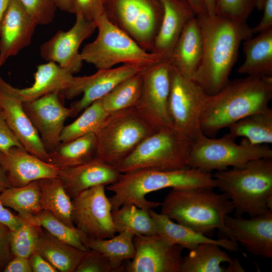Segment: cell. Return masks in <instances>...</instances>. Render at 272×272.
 <instances>
[{
	"label": "cell",
	"mask_w": 272,
	"mask_h": 272,
	"mask_svg": "<svg viewBox=\"0 0 272 272\" xmlns=\"http://www.w3.org/2000/svg\"><path fill=\"white\" fill-rule=\"evenodd\" d=\"M203 39L200 64L192 79L209 95L221 90L238 56L242 42L253 36L246 22L207 14L197 16Z\"/></svg>",
	"instance_id": "1"
},
{
	"label": "cell",
	"mask_w": 272,
	"mask_h": 272,
	"mask_svg": "<svg viewBox=\"0 0 272 272\" xmlns=\"http://www.w3.org/2000/svg\"><path fill=\"white\" fill-rule=\"evenodd\" d=\"M272 99V77L247 76L229 81L219 92L208 95L200 130L209 137L250 114L268 109Z\"/></svg>",
	"instance_id": "2"
},
{
	"label": "cell",
	"mask_w": 272,
	"mask_h": 272,
	"mask_svg": "<svg viewBox=\"0 0 272 272\" xmlns=\"http://www.w3.org/2000/svg\"><path fill=\"white\" fill-rule=\"evenodd\" d=\"M195 187L216 188L211 173L190 167L166 171L142 169L121 173L119 179L106 188L114 193L109 197L113 211L129 203L152 209L160 206L161 202L148 200L147 194L166 188Z\"/></svg>",
	"instance_id": "3"
},
{
	"label": "cell",
	"mask_w": 272,
	"mask_h": 272,
	"mask_svg": "<svg viewBox=\"0 0 272 272\" xmlns=\"http://www.w3.org/2000/svg\"><path fill=\"white\" fill-rule=\"evenodd\" d=\"M214 189H172L161 202V213L207 236L212 235L215 229H218L232 240L224 219L234 212V206L225 193H218Z\"/></svg>",
	"instance_id": "4"
},
{
	"label": "cell",
	"mask_w": 272,
	"mask_h": 272,
	"mask_svg": "<svg viewBox=\"0 0 272 272\" xmlns=\"http://www.w3.org/2000/svg\"><path fill=\"white\" fill-rule=\"evenodd\" d=\"M216 187L232 202L235 217L272 211V158L252 160L212 175Z\"/></svg>",
	"instance_id": "5"
},
{
	"label": "cell",
	"mask_w": 272,
	"mask_h": 272,
	"mask_svg": "<svg viewBox=\"0 0 272 272\" xmlns=\"http://www.w3.org/2000/svg\"><path fill=\"white\" fill-rule=\"evenodd\" d=\"M98 34L80 52L83 61L97 69L112 68L119 63L140 66L144 70L165 58L146 50L125 32L114 24L104 14L95 21Z\"/></svg>",
	"instance_id": "6"
},
{
	"label": "cell",
	"mask_w": 272,
	"mask_h": 272,
	"mask_svg": "<svg viewBox=\"0 0 272 272\" xmlns=\"http://www.w3.org/2000/svg\"><path fill=\"white\" fill-rule=\"evenodd\" d=\"M192 141L173 127L164 128L145 138L115 168L121 173L142 169L173 170L184 169Z\"/></svg>",
	"instance_id": "7"
},
{
	"label": "cell",
	"mask_w": 272,
	"mask_h": 272,
	"mask_svg": "<svg viewBox=\"0 0 272 272\" xmlns=\"http://www.w3.org/2000/svg\"><path fill=\"white\" fill-rule=\"evenodd\" d=\"M155 131L134 108L109 114L95 132L96 157L115 167Z\"/></svg>",
	"instance_id": "8"
},
{
	"label": "cell",
	"mask_w": 272,
	"mask_h": 272,
	"mask_svg": "<svg viewBox=\"0 0 272 272\" xmlns=\"http://www.w3.org/2000/svg\"><path fill=\"white\" fill-rule=\"evenodd\" d=\"M235 139L229 133L215 139L201 132L192 142L187 166L211 173L254 159L272 158V150L268 145H252L245 138L237 144Z\"/></svg>",
	"instance_id": "9"
},
{
	"label": "cell",
	"mask_w": 272,
	"mask_h": 272,
	"mask_svg": "<svg viewBox=\"0 0 272 272\" xmlns=\"http://www.w3.org/2000/svg\"><path fill=\"white\" fill-rule=\"evenodd\" d=\"M105 11L114 24L152 51L163 17L160 0H106Z\"/></svg>",
	"instance_id": "10"
},
{
	"label": "cell",
	"mask_w": 272,
	"mask_h": 272,
	"mask_svg": "<svg viewBox=\"0 0 272 272\" xmlns=\"http://www.w3.org/2000/svg\"><path fill=\"white\" fill-rule=\"evenodd\" d=\"M173 71L171 60L167 58L142 72L141 96L134 108L155 131L173 127L169 110Z\"/></svg>",
	"instance_id": "11"
},
{
	"label": "cell",
	"mask_w": 272,
	"mask_h": 272,
	"mask_svg": "<svg viewBox=\"0 0 272 272\" xmlns=\"http://www.w3.org/2000/svg\"><path fill=\"white\" fill-rule=\"evenodd\" d=\"M208 95L195 81L173 67L169 100L173 127L192 142L202 132L200 120Z\"/></svg>",
	"instance_id": "12"
},
{
	"label": "cell",
	"mask_w": 272,
	"mask_h": 272,
	"mask_svg": "<svg viewBox=\"0 0 272 272\" xmlns=\"http://www.w3.org/2000/svg\"><path fill=\"white\" fill-rule=\"evenodd\" d=\"M105 186L91 187L72 198L73 223L87 240L109 238L117 233Z\"/></svg>",
	"instance_id": "13"
},
{
	"label": "cell",
	"mask_w": 272,
	"mask_h": 272,
	"mask_svg": "<svg viewBox=\"0 0 272 272\" xmlns=\"http://www.w3.org/2000/svg\"><path fill=\"white\" fill-rule=\"evenodd\" d=\"M97 29L95 21H88L76 14V21L66 31H58L40 47L41 57L53 62L72 74L79 73L83 66L79 48L82 42Z\"/></svg>",
	"instance_id": "14"
},
{
	"label": "cell",
	"mask_w": 272,
	"mask_h": 272,
	"mask_svg": "<svg viewBox=\"0 0 272 272\" xmlns=\"http://www.w3.org/2000/svg\"><path fill=\"white\" fill-rule=\"evenodd\" d=\"M134 257L124 269L128 272H180L181 246L168 243L159 234L134 236Z\"/></svg>",
	"instance_id": "15"
},
{
	"label": "cell",
	"mask_w": 272,
	"mask_h": 272,
	"mask_svg": "<svg viewBox=\"0 0 272 272\" xmlns=\"http://www.w3.org/2000/svg\"><path fill=\"white\" fill-rule=\"evenodd\" d=\"M63 95L57 91L34 100L23 102V108L49 153L61 142L60 137L65 120L72 117L70 108L62 102Z\"/></svg>",
	"instance_id": "16"
},
{
	"label": "cell",
	"mask_w": 272,
	"mask_h": 272,
	"mask_svg": "<svg viewBox=\"0 0 272 272\" xmlns=\"http://www.w3.org/2000/svg\"><path fill=\"white\" fill-rule=\"evenodd\" d=\"M0 109L8 126L23 147L30 153L50 163L49 153L26 114L23 102L16 95L14 87L6 82L1 74Z\"/></svg>",
	"instance_id": "17"
},
{
	"label": "cell",
	"mask_w": 272,
	"mask_h": 272,
	"mask_svg": "<svg viewBox=\"0 0 272 272\" xmlns=\"http://www.w3.org/2000/svg\"><path fill=\"white\" fill-rule=\"evenodd\" d=\"M144 71L138 66L123 64L116 67L98 70L90 76L77 77L75 85L69 93L67 99H72L82 94L83 96L70 106L72 117L105 96L122 81Z\"/></svg>",
	"instance_id": "18"
},
{
	"label": "cell",
	"mask_w": 272,
	"mask_h": 272,
	"mask_svg": "<svg viewBox=\"0 0 272 272\" xmlns=\"http://www.w3.org/2000/svg\"><path fill=\"white\" fill-rule=\"evenodd\" d=\"M37 25L18 0H11L0 23V69L31 43Z\"/></svg>",
	"instance_id": "19"
},
{
	"label": "cell",
	"mask_w": 272,
	"mask_h": 272,
	"mask_svg": "<svg viewBox=\"0 0 272 272\" xmlns=\"http://www.w3.org/2000/svg\"><path fill=\"white\" fill-rule=\"evenodd\" d=\"M224 222L234 242L253 255L272 257V211L250 219L228 215Z\"/></svg>",
	"instance_id": "20"
},
{
	"label": "cell",
	"mask_w": 272,
	"mask_h": 272,
	"mask_svg": "<svg viewBox=\"0 0 272 272\" xmlns=\"http://www.w3.org/2000/svg\"><path fill=\"white\" fill-rule=\"evenodd\" d=\"M0 164L11 187H21L34 181L58 177L59 172L55 165L19 147L0 151Z\"/></svg>",
	"instance_id": "21"
},
{
	"label": "cell",
	"mask_w": 272,
	"mask_h": 272,
	"mask_svg": "<svg viewBox=\"0 0 272 272\" xmlns=\"http://www.w3.org/2000/svg\"><path fill=\"white\" fill-rule=\"evenodd\" d=\"M121 174L115 167L95 157L82 164L59 169L58 177L68 194L73 198L91 187L114 183Z\"/></svg>",
	"instance_id": "22"
},
{
	"label": "cell",
	"mask_w": 272,
	"mask_h": 272,
	"mask_svg": "<svg viewBox=\"0 0 272 272\" xmlns=\"http://www.w3.org/2000/svg\"><path fill=\"white\" fill-rule=\"evenodd\" d=\"M163 9L161 23L152 52L169 58L188 22L196 14L191 7L181 0H160Z\"/></svg>",
	"instance_id": "23"
},
{
	"label": "cell",
	"mask_w": 272,
	"mask_h": 272,
	"mask_svg": "<svg viewBox=\"0 0 272 272\" xmlns=\"http://www.w3.org/2000/svg\"><path fill=\"white\" fill-rule=\"evenodd\" d=\"M34 78V83L29 87H14L16 95L22 102L31 101L56 91L65 97L75 85L77 77L57 63L47 61L37 66Z\"/></svg>",
	"instance_id": "24"
},
{
	"label": "cell",
	"mask_w": 272,
	"mask_h": 272,
	"mask_svg": "<svg viewBox=\"0 0 272 272\" xmlns=\"http://www.w3.org/2000/svg\"><path fill=\"white\" fill-rule=\"evenodd\" d=\"M149 212L156 223L158 234L171 244L178 245L191 250L202 243H213L231 252L240 250L238 243L228 238L214 239L175 223L166 216L157 213L152 209L149 210Z\"/></svg>",
	"instance_id": "25"
},
{
	"label": "cell",
	"mask_w": 272,
	"mask_h": 272,
	"mask_svg": "<svg viewBox=\"0 0 272 272\" xmlns=\"http://www.w3.org/2000/svg\"><path fill=\"white\" fill-rule=\"evenodd\" d=\"M203 39L196 16L185 26L169 57L174 67L192 79L201 60Z\"/></svg>",
	"instance_id": "26"
},
{
	"label": "cell",
	"mask_w": 272,
	"mask_h": 272,
	"mask_svg": "<svg viewBox=\"0 0 272 272\" xmlns=\"http://www.w3.org/2000/svg\"><path fill=\"white\" fill-rule=\"evenodd\" d=\"M219 245L202 243L183 257L180 272H244L236 258H232Z\"/></svg>",
	"instance_id": "27"
},
{
	"label": "cell",
	"mask_w": 272,
	"mask_h": 272,
	"mask_svg": "<svg viewBox=\"0 0 272 272\" xmlns=\"http://www.w3.org/2000/svg\"><path fill=\"white\" fill-rule=\"evenodd\" d=\"M243 42L244 60L237 73L272 77V28L258 33Z\"/></svg>",
	"instance_id": "28"
},
{
	"label": "cell",
	"mask_w": 272,
	"mask_h": 272,
	"mask_svg": "<svg viewBox=\"0 0 272 272\" xmlns=\"http://www.w3.org/2000/svg\"><path fill=\"white\" fill-rule=\"evenodd\" d=\"M35 251L46 259L58 271L75 272L87 251L59 241L44 229L39 236Z\"/></svg>",
	"instance_id": "29"
},
{
	"label": "cell",
	"mask_w": 272,
	"mask_h": 272,
	"mask_svg": "<svg viewBox=\"0 0 272 272\" xmlns=\"http://www.w3.org/2000/svg\"><path fill=\"white\" fill-rule=\"evenodd\" d=\"M97 140L94 132L72 141L61 142L49 152L50 163L59 169L74 167L96 157Z\"/></svg>",
	"instance_id": "30"
},
{
	"label": "cell",
	"mask_w": 272,
	"mask_h": 272,
	"mask_svg": "<svg viewBox=\"0 0 272 272\" xmlns=\"http://www.w3.org/2000/svg\"><path fill=\"white\" fill-rule=\"evenodd\" d=\"M42 210L51 213L67 225L75 227L72 219V198L58 177L38 180Z\"/></svg>",
	"instance_id": "31"
},
{
	"label": "cell",
	"mask_w": 272,
	"mask_h": 272,
	"mask_svg": "<svg viewBox=\"0 0 272 272\" xmlns=\"http://www.w3.org/2000/svg\"><path fill=\"white\" fill-rule=\"evenodd\" d=\"M149 210L129 203L112 211L113 222L116 233L126 232L134 236L158 234L157 225Z\"/></svg>",
	"instance_id": "32"
},
{
	"label": "cell",
	"mask_w": 272,
	"mask_h": 272,
	"mask_svg": "<svg viewBox=\"0 0 272 272\" xmlns=\"http://www.w3.org/2000/svg\"><path fill=\"white\" fill-rule=\"evenodd\" d=\"M134 235L128 232H120L107 239H88L90 249L101 252L109 261L115 272L124 270L123 262L132 259L135 254Z\"/></svg>",
	"instance_id": "33"
},
{
	"label": "cell",
	"mask_w": 272,
	"mask_h": 272,
	"mask_svg": "<svg viewBox=\"0 0 272 272\" xmlns=\"http://www.w3.org/2000/svg\"><path fill=\"white\" fill-rule=\"evenodd\" d=\"M234 138L243 137L252 145L272 144V109L248 115L230 126Z\"/></svg>",
	"instance_id": "34"
},
{
	"label": "cell",
	"mask_w": 272,
	"mask_h": 272,
	"mask_svg": "<svg viewBox=\"0 0 272 272\" xmlns=\"http://www.w3.org/2000/svg\"><path fill=\"white\" fill-rule=\"evenodd\" d=\"M3 205L24 217H34L42 210L38 181H34L21 187H10L0 193Z\"/></svg>",
	"instance_id": "35"
},
{
	"label": "cell",
	"mask_w": 272,
	"mask_h": 272,
	"mask_svg": "<svg viewBox=\"0 0 272 272\" xmlns=\"http://www.w3.org/2000/svg\"><path fill=\"white\" fill-rule=\"evenodd\" d=\"M142 84V72L122 81L100 98L105 111L110 114L125 109L134 108L141 98Z\"/></svg>",
	"instance_id": "36"
},
{
	"label": "cell",
	"mask_w": 272,
	"mask_h": 272,
	"mask_svg": "<svg viewBox=\"0 0 272 272\" xmlns=\"http://www.w3.org/2000/svg\"><path fill=\"white\" fill-rule=\"evenodd\" d=\"M108 115L100 99L94 101L75 121L64 126L60 137V142H67L89 133H95Z\"/></svg>",
	"instance_id": "37"
},
{
	"label": "cell",
	"mask_w": 272,
	"mask_h": 272,
	"mask_svg": "<svg viewBox=\"0 0 272 272\" xmlns=\"http://www.w3.org/2000/svg\"><path fill=\"white\" fill-rule=\"evenodd\" d=\"M36 216L42 228L57 239L84 251L90 249L87 238L76 227L67 225L46 210Z\"/></svg>",
	"instance_id": "38"
},
{
	"label": "cell",
	"mask_w": 272,
	"mask_h": 272,
	"mask_svg": "<svg viewBox=\"0 0 272 272\" xmlns=\"http://www.w3.org/2000/svg\"><path fill=\"white\" fill-rule=\"evenodd\" d=\"M20 217L22 219L21 225L11 233V250L13 256L28 258L35 251L43 228L36 216L32 218Z\"/></svg>",
	"instance_id": "39"
},
{
	"label": "cell",
	"mask_w": 272,
	"mask_h": 272,
	"mask_svg": "<svg viewBox=\"0 0 272 272\" xmlns=\"http://www.w3.org/2000/svg\"><path fill=\"white\" fill-rule=\"evenodd\" d=\"M255 8L254 0H216L215 15L246 22Z\"/></svg>",
	"instance_id": "40"
},
{
	"label": "cell",
	"mask_w": 272,
	"mask_h": 272,
	"mask_svg": "<svg viewBox=\"0 0 272 272\" xmlns=\"http://www.w3.org/2000/svg\"><path fill=\"white\" fill-rule=\"evenodd\" d=\"M38 25L51 23L57 8L56 0H18Z\"/></svg>",
	"instance_id": "41"
},
{
	"label": "cell",
	"mask_w": 272,
	"mask_h": 272,
	"mask_svg": "<svg viewBox=\"0 0 272 272\" xmlns=\"http://www.w3.org/2000/svg\"><path fill=\"white\" fill-rule=\"evenodd\" d=\"M75 272H115L106 257L99 251L90 249L81 259Z\"/></svg>",
	"instance_id": "42"
},
{
	"label": "cell",
	"mask_w": 272,
	"mask_h": 272,
	"mask_svg": "<svg viewBox=\"0 0 272 272\" xmlns=\"http://www.w3.org/2000/svg\"><path fill=\"white\" fill-rule=\"evenodd\" d=\"M106 0H74V14L88 21H95L106 14Z\"/></svg>",
	"instance_id": "43"
},
{
	"label": "cell",
	"mask_w": 272,
	"mask_h": 272,
	"mask_svg": "<svg viewBox=\"0 0 272 272\" xmlns=\"http://www.w3.org/2000/svg\"><path fill=\"white\" fill-rule=\"evenodd\" d=\"M13 147L24 148L10 128L0 109V151H7Z\"/></svg>",
	"instance_id": "44"
},
{
	"label": "cell",
	"mask_w": 272,
	"mask_h": 272,
	"mask_svg": "<svg viewBox=\"0 0 272 272\" xmlns=\"http://www.w3.org/2000/svg\"><path fill=\"white\" fill-rule=\"evenodd\" d=\"M11 233L8 228L0 224V272L13 256L10 244Z\"/></svg>",
	"instance_id": "45"
},
{
	"label": "cell",
	"mask_w": 272,
	"mask_h": 272,
	"mask_svg": "<svg viewBox=\"0 0 272 272\" xmlns=\"http://www.w3.org/2000/svg\"><path fill=\"white\" fill-rule=\"evenodd\" d=\"M263 15L260 22L251 27L253 34L272 28V0H265L262 9Z\"/></svg>",
	"instance_id": "46"
},
{
	"label": "cell",
	"mask_w": 272,
	"mask_h": 272,
	"mask_svg": "<svg viewBox=\"0 0 272 272\" xmlns=\"http://www.w3.org/2000/svg\"><path fill=\"white\" fill-rule=\"evenodd\" d=\"M32 272H58L46 259L36 251L28 257Z\"/></svg>",
	"instance_id": "47"
},
{
	"label": "cell",
	"mask_w": 272,
	"mask_h": 272,
	"mask_svg": "<svg viewBox=\"0 0 272 272\" xmlns=\"http://www.w3.org/2000/svg\"><path fill=\"white\" fill-rule=\"evenodd\" d=\"M3 272H32L28 258L13 256L5 266Z\"/></svg>",
	"instance_id": "48"
},
{
	"label": "cell",
	"mask_w": 272,
	"mask_h": 272,
	"mask_svg": "<svg viewBox=\"0 0 272 272\" xmlns=\"http://www.w3.org/2000/svg\"><path fill=\"white\" fill-rule=\"evenodd\" d=\"M188 4L194 10L196 16L207 14L203 0H181Z\"/></svg>",
	"instance_id": "49"
},
{
	"label": "cell",
	"mask_w": 272,
	"mask_h": 272,
	"mask_svg": "<svg viewBox=\"0 0 272 272\" xmlns=\"http://www.w3.org/2000/svg\"><path fill=\"white\" fill-rule=\"evenodd\" d=\"M56 4L61 11L74 14V0H56Z\"/></svg>",
	"instance_id": "50"
},
{
	"label": "cell",
	"mask_w": 272,
	"mask_h": 272,
	"mask_svg": "<svg viewBox=\"0 0 272 272\" xmlns=\"http://www.w3.org/2000/svg\"><path fill=\"white\" fill-rule=\"evenodd\" d=\"M10 187L11 186L7 176L0 164V193Z\"/></svg>",
	"instance_id": "51"
},
{
	"label": "cell",
	"mask_w": 272,
	"mask_h": 272,
	"mask_svg": "<svg viewBox=\"0 0 272 272\" xmlns=\"http://www.w3.org/2000/svg\"><path fill=\"white\" fill-rule=\"evenodd\" d=\"M207 14L209 16L215 15L216 0H203Z\"/></svg>",
	"instance_id": "52"
},
{
	"label": "cell",
	"mask_w": 272,
	"mask_h": 272,
	"mask_svg": "<svg viewBox=\"0 0 272 272\" xmlns=\"http://www.w3.org/2000/svg\"><path fill=\"white\" fill-rule=\"evenodd\" d=\"M11 0H0V23Z\"/></svg>",
	"instance_id": "53"
},
{
	"label": "cell",
	"mask_w": 272,
	"mask_h": 272,
	"mask_svg": "<svg viewBox=\"0 0 272 272\" xmlns=\"http://www.w3.org/2000/svg\"><path fill=\"white\" fill-rule=\"evenodd\" d=\"M265 0H254L255 7L259 11L262 10Z\"/></svg>",
	"instance_id": "54"
},
{
	"label": "cell",
	"mask_w": 272,
	"mask_h": 272,
	"mask_svg": "<svg viewBox=\"0 0 272 272\" xmlns=\"http://www.w3.org/2000/svg\"><path fill=\"white\" fill-rule=\"evenodd\" d=\"M5 206L3 205L1 198H0V212L3 210Z\"/></svg>",
	"instance_id": "55"
}]
</instances>
